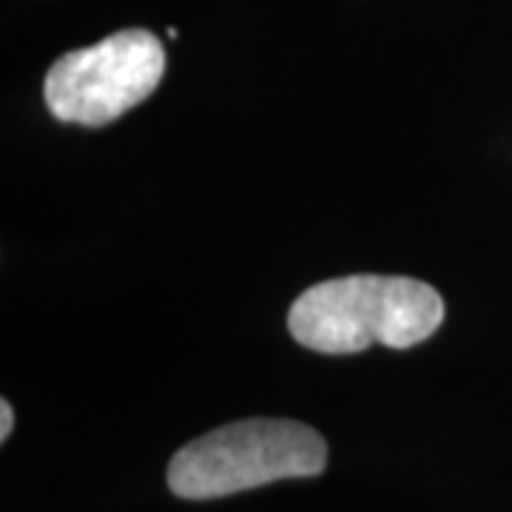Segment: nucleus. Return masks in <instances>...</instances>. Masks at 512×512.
Returning a JSON list of instances; mask_svg holds the SVG:
<instances>
[{"label":"nucleus","mask_w":512,"mask_h":512,"mask_svg":"<svg viewBox=\"0 0 512 512\" xmlns=\"http://www.w3.org/2000/svg\"><path fill=\"white\" fill-rule=\"evenodd\" d=\"M444 319V302L410 276L353 274L313 285L291 305L293 339L319 353H359L370 345L413 348Z\"/></svg>","instance_id":"f257e3e1"},{"label":"nucleus","mask_w":512,"mask_h":512,"mask_svg":"<svg viewBox=\"0 0 512 512\" xmlns=\"http://www.w3.org/2000/svg\"><path fill=\"white\" fill-rule=\"evenodd\" d=\"M325 464L328 447L313 427L288 419L234 421L185 444L168 464V487L180 498L205 501L319 476Z\"/></svg>","instance_id":"f03ea898"},{"label":"nucleus","mask_w":512,"mask_h":512,"mask_svg":"<svg viewBox=\"0 0 512 512\" xmlns=\"http://www.w3.org/2000/svg\"><path fill=\"white\" fill-rule=\"evenodd\" d=\"M163 72V43L151 32L126 29L55 60L43 94L57 120L106 126L151 97Z\"/></svg>","instance_id":"7ed1b4c3"},{"label":"nucleus","mask_w":512,"mask_h":512,"mask_svg":"<svg viewBox=\"0 0 512 512\" xmlns=\"http://www.w3.org/2000/svg\"><path fill=\"white\" fill-rule=\"evenodd\" d=\"M12 427H15V413H12V404L0 402V441H6L12 436Z\"/></svg>","instance_id":"20e7f679"}]
</instances>
